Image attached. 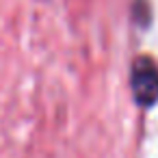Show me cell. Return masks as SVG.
I'll list each match as a JSON object with an SVG mask.
<instances>
[{"instance_id":"1","label":"cell","mask_w":158,"mask_h":158,"mask_svg":"<svg viewBox=\"0 0 158 158\" xmlns=\"http://www.w3.org/2000/svg\"><path fill=\"white\" fill-rule=\"evenodd\" d=\"M130 89H132L134 102L143 110H149L152 106L158 104V63L152 56L139 54L132 61Z\"/></svg>"}]
</instances>
